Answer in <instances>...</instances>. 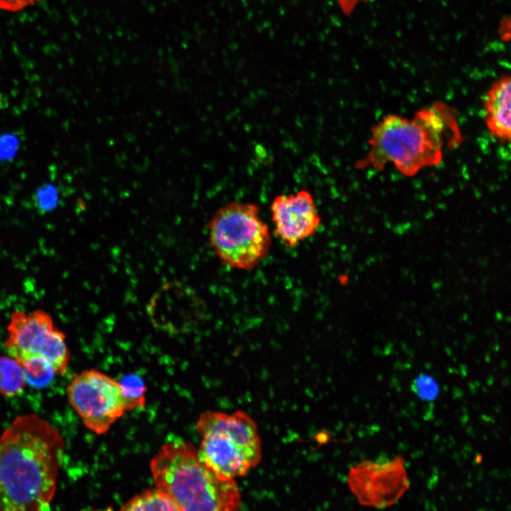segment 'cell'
<instances>
[{
	"instance_id": "obj_19",
	"label": "cell",
	"mask_w": 511,
	"mask_h": 511,
	"mask_svg": "<svg viewBox=\"0 0 511 511\" xmlns=\"http://www.w3.org/2000/svg\"><path fill=\"white\" fill-rule=\"evenodd\" d=\"M40 1L42 0H0V9L8 11H18Z\"/></svg>"
},
{
	"instance_id": "obj_12",
	"label": "cell",
	"mask_w": 511,
	"mask_h": 511,
	"mask_svg": "<svg viewBox=\"0 0 511 511\" xmlns=\"http://www.w3.org/2000/svg\"><path fill=\"white\" fill-rule=\"evenodd\" d=\"M125 511H180L173 500L159 488H150L136 495L120 509Z\"/></svg>"
},
{
	"instance_id": "obj_9",
	"label": "cell",
	"mask_w": 511,
	"mask_h": 511,
	"mask_svg": "<svg viewBox=\"0 0 511 511\" xmlns=\"http://www.w3.org/2000/svg\"><path fill=\"white\" fill-rule=\"evenodd\" d=\"M270 209L275 232L288 248L314 236L321 226L316 202L307 189L276 196Z\"/></svg>"
},
{
	"instance_id": "obj_14",
	"label": "cell",
	"mask_w": 511,
	"mask_h": 511,
	"mask_svg": "<svg viewBox=\"0 0 511 511\" xmlns=\"http://www.w3.org/2000/svg\"><path fill=\"white\" fill-rule=\"evenodd\" d=\"M26 382L34 388H44L53 380L56 371L51 363L39 356H31L20 363Z\"/></svg>"
},
{
	"instance_id": "obj_7",
	"label": "cell",
	"mask_w": 511,
	"mask_h": 511,
	"mask_svg": "<svg viewBox=\"0 0 511 511\" xmlns=\"http://www.w3.org/2000/svg\"><path fill=\"white\" fill-rule=\"evenodd\" d=\"M347 480L361 504L380 509L396 503L410 488L402 455L362 461L350 469Z\"/></svg>"
},
{
	"instance_id": "obj_4",
	"label": "cell",
	"mask_w": 511,
	"mask_h": 511,
	"mask_svg": "<svg viewBox=\"0 0 511 511\" xmlns=\"http://www.w3.org/2000/svg\"><path fill=\"white\" fill-rule=\"evenodd\" d=\"M197 429L202 437L197 450L200 458L221 476H243L260 461L257 426L242 411L205 412L199 417Z\"/></svg>"
},
{
	"instance_id": "obj_17",
	"label": "cell",
	"mask_w": 511,
	"mask_h": 511,
	"mask_svg": "<svg viewBox=\"0 0 511 511\" xmlns=\"http://www.w3.org/2000/svg\"><path fill=\"white\" fill-rule=\"evenodd\" d=\"M58 192L52 184H45L40 187L34 195V204L38 210L46 212L55 209L58 203Z\"/></svg>"
},
{
	"instance_id": "obj_15",
	"label": "cell",
	"mask_w": 511,
	"mask_h": 511,
	"mask_svg": "<svg viewBox=\"0 0 511 511\" xmlns=\"http://www.w3.org/2000/svg\"><path fill=\"white\" fill-rule=\"evenodd\" d=\"M119 383L126 412L145 406L146 386L140 377L128 375Z\"/></svg>"
},
{
	"instance_id": "obj_6",
	"label": "cell",
	"mask_w": 511,
	"mask_h": 511,
	"mask_svg": "<svg viewBox=\"0 0 511 511\" xmlns=\"http://www.w3.org/2000/svg\"><path fill=\"white\" fill-rule=\"evenodd\" d=\"M67 395L85 427L97 434L108 432L126 412L119 382L97 370L75 377Z\"/></svg>"
},
{
	"instance_id": "obj_16",
	"label": "cell",
	"mask_w": 511,
	"mask_h": 511,
	"mask_svg": "<svg viewBox=\"0 0 511 511\" xmlns=\"http://www.w3.org/2000/svg\"><path fill=\"white\" fill-rule=\"evenodd\" d=\"M411 390L421 400L427 402L434 401L439 393L437 381L427 373L419 374L412 380Z\"/></svg>"
},
{
	"instance_id": "obj_8",
	"label": "cell",
	"mask_w": 511,
	"mask_h": 511,
	"mask_svg": "<svg viewBox=\"0 0 511 511\" xmlns=\"http://www.w3.org/2000/svg\"><path fill=\"white\" fill-rule=\"evenodd\" d=\"M204 307L194 290L182 282L163 284L146 306L153 326L170 334L188 333L202 321Z\"/></svg>"
},
{
	"instance_id": "obj_1",
	"label": "cell",
	"mask_w": 511,
	"mask_h": 511,
	"mask_svg": "<svg viewBox=\"0 0 511 511\" xmlns=\"http://www.w3.org/2000/svg\"><path fill=\"white\" fill-rule=\"evenodd\" d=\"M65 451L60 433L37 414L17 417L0 436V511L50 510Z\"/></svg>"
},
{
	"instance_id": "obj_20",
	"label": "cell",
	"mask_w": 511,
	"mask_h": 511,
	"mask_svg": "<svg viewBox=\"0 0 511 511\" xmlns=\"http://www.w3.org/2000/svg\"><path fill=\"white\" fill-rule=\"evenodd\" d=\"M337 1L344 12L348 13L353 10L358 0H337Z\"/></svg>"
},
{
	"instance_id": "obj_5",
	"label": "cell",
	"mask_w": 511,
	"mask_h": 511,
	"mask_svg": "<svg viewBox=\"0 0 511 511\" xmlns=\"http://www.w3.org/2000/svg\"><path fill=\"white\" fill-rule=\"evenodd\" d=\"M209 244L226 267L252 270L268 256L271 236L253 203L233 201L220 207L208 225Z\"/></svg>"
},
{
	"instance_id": "obj_3",
	"label": "cell",
	"mask_w": 511,
	"mask_h": 511,
	"mask_svg": "<svg viewBox=\"0 0 511 511\" xmlns=\"http://www.w3.org/2000/svg\"><path fill=\"white\" fill-rule=\"evenodd\" d=\"M150 468L155 485L167 494L180 511H233L241 505L234 479L210 468L189 442L163 444L152 458Z\"/></svg>"
},
{
	"instance_id": "obj_10",
	"label": "cell",
	"mask_w": 511,
	"mask_h": 511,
	"mask_svg": "<svg viewBox=\"0 0 511 511\" xmlns=\"http://www.w3.org/2000/svg\"><path fill=\"white\" fill-rule=\"evenodd\" d=\"M53 328L51 317L43 310L28 314L16 310L7 326L5 348L18 363L33 356H40L46 335Z\"/></svg>"
},
{
	"instance_id": "obj_13",
	"label": "cell",
	"mask_w": 511,
	"mask_h": 511,
	"mask_svg": "<svg viewBox=\"0 0 511 511\" xmlns=\"http://www.w3.org/2000/svg\"><path fill=\"white\" fill-rule=\"evenodd\" d=\"M26 380L22 366L13 358L0 356V395L11 397L21 393Z\"/></svg>"
},
{
	"instance_id": "obj_18",
	"label": "cell",
	"mask_w": 511,
	"mask_h": 511,
	"mask_svg": "<svg viewBox=\"0 0 511 511\" xmlns=\"http://www.w3.org/2000/svg\"><path fill=\"white\" fill-rule=\"evenodd\" d=\"M19 140L12 133L0 134V160L7 161L13 158L18 150Z\"/></svg>"
},
{
	"instance_id": "obj_2",
	"label": "cell",
	"mask_w": 511,
	"mask_h": 511,
	"mask_svg": "<svg viewBox=\"0 0 511 511\" xmlns=\"http://www.w3.org/2000/svg\"><path fill=\"white\" fill-rule=\"evenodd\" d=\"M463 141L454 109L436 102L421 109L412 118L390 114L371 129L369 150L357 165L383 170L393 165L402 175L412 177L442 161L446 148Z\"/></svg>"
},
{
	"instance_id": "obj_11",
	"label": "cell",
	"mask_w": 511,
	"mask_h": 511,
	"mask_svg": "<svg viewBox=\"0 0 511 511\" xmlns=\"http://www.w3.org/2000/svg\"><path fill=\"white\" fill-rule=\"evenodd\" d=\"M511 79L503 75L488 89L484 99V119L490 134L500 142L509 143Z\"/></svg>"
}]
</instances>
